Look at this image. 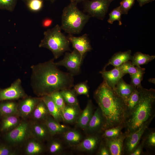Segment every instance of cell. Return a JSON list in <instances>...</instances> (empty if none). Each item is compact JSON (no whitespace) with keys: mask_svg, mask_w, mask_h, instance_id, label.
Returning <instances> with one entry per match:
<instances>
[{"mask_svg":"<svg viewBox=\"0 0 155 155\" xmlns=\"http://www.w3.org/2000/svg\"><path fill=\"white\" fill-rule=\"evenodd\" d=\"M17 105L18 103L12 100L0 102V119L9 115H18Z\"/></svg>","mask_w":155,"mask_h":155,"instance_id":"28","label":"cell"},{"mask_svg":"<svg viewBox=\"0 0 155 155\" xmlns=\"http://www.w3.org/2000/svg\"><path fill=\"white\" fill-rule=\"evenodd\" d=\"M61 26L56 25L44 32V37L39 44L40 48H46L51 51L55 59H57L65 52L71 51L70 42L61 32Z\"/></svg>","mask_w":155,"mask_h":155,"instance_id":"5","label":"cell"},{"mask_svg":"<svg viewBox=\"0 0 155 155\" xmlns=\"http://www.w3.org/2000/svg\"><path fill=\"white\" fill-rule=\"evenodd\" d=\"M44 0H29L25 4L29 10L37 12L40 11L43 5Z\"/></svg>","mask_w":155,"mask_h":155,"instance_id":"37","label":"cell"},{"mask_svg":"<svg viewBox=\"0 0 155 155\" xmlns=\"http://www.w3.org/2000/svg\"><path fill=\"white\" fill-rule=\"evenodd\" d=\"M77 5V3L71 1L63 10L61 28L70 34L80 33L91 17L80 11Z\"/></svg>","mask_w":155,"mask_h":155,"instance_id":"4","label":"cell"},{"mask_svg":"<svg viewBox=\"0 0 155 155\" xmlns=\"http://www.w3.org/2000/svg\"><path fill=\"white\" fill-rule=\"evenodd\" d=\"M50 115L46 104L40 98L29 118L33 121L44 123Z\"/></svg>","mask_w":155,"mask_h":155,"instance_id":"18","label":"cell"},{"mask_svg":"<svg viewBox=\"0 0 155 155\" xmlns=\"http://www.w3.org/2000/svg\"><path fill=\"white\" fill-rule=\"evenodd\" d=\"M10 145L0 144V155H16L18 152Z\"/></svg>","mask_w":155,"mask_h":155,"instance_id":"42","label":"cell"},{"mask_svg":"<svg viewBox=\"0 0 155 155\" xmlns=\"http://www.w3.org/2000/svg\"><path fill=\"white\" fill-rule=\"evenodd\" d=\"M111 0L112 1H114V0Z\"/></svg>","mask_w":155,"mask_h":155,"instance_id":"52","label":"cell"},{"mask_svg":"<svg viewBox=\"0 0 155 155\" xmlns=\"http://www.w3.org/2000/svg\"><path fill=\"white\" fill-rule=\"evenodd\" d=\"M55 104L62 113L66 104L60 91L55 92L50 95Z\"/></svg>","mask_w":155,"mask_h":155,"instance_id":"39","label":"cell"},{"mask_svg":"<svg viewBox=\"0 0 155 155\" xmlns=\"http://www.w3.org/2000/svg\"><path fill=\"white\" fill-rule=\"evenodd\" d=\"M32 137L29 120L22 119L16 127L6 133L4 138L10 145L15 147L24 145L26 142Z\"/></svg>","mask_w":155,"mask_h":155,"instance_id":"6","label":"cell"},{"mask_svg":"<svg viewBox=\"0 0 155 155\" xmlns=\"http://www.w3.org/2000/svg\"><path fill=\"white\" fill-rule=\"evenodd\" d=\"M87 81L79 83L73 86V89L77 95H84L89 96V87Z\"/></svg>","mask_w":155,"mask_h":155,"instance_id":"38","label":"cell"},{"mask_svg":"<svg viewBox=\"0 0 155 155\" xmlns=\"http://www.w3.org/2000/svg\"><path fill=\"white\" fill-rule=\"evenodd\" d=\"M125 131L113 138L102 139L108 149L111 155H124V143L127 135Z\"/></svg>","mask_w":155,"mask_h":155,"instance_id":"16","label":"cell"},{"mask_svg":"<svg viewBox=\"0 0 155 155\" xmlns=\"http://www.w3.org/2000/svg\"><path fill=\"white\" fill-rule=\"evenodd\" d=\"M46 104L50 115L57 121H63L62 112L50 95L40 97Z\"/></svg>","mask_w":155,"mask_h":155,"instance_id":"23","label":"cell"},{"mask_svg":"<svg viewBox=\"0 0 155 155\" xmlns=\"http://www.w3.org/2000/svg\"><path fill=\"white\" fill-rule=\"evenodd\" d=\"M136 67L137 68V72L130 75L131 80L130 84L136 88L141 87H142L141 82L143 80L145 69L141 67L140 66Z\"/></svg>","mask_w":155,"mask_h":155,"instance_id":"34","label":"cell"},{"mask_svg":"<svg viewBox=\"0 0 155 155\" xmlns=\"http://www.w3.org/2000/svg\"><path fill=\"white\" fill-rule=\"evenodd\" d=\"M24 145V152L26 155H40L42 154L45 150L43 143L32 136L29 138Z\"/></svg>","mask_w":155,"mask_h":155,"instance_id":"19","label":"cell"},{"mask_svg":"<svg viewBox=\"0 0 155 155\" xmlns=\"http://www.w3.org/2000/svg\"><path fill=\"white\" fill-rule=\"evenodd\" d=\"M97 154L98 155H111L109 150L102 140L98 148Z\"/></svg>","mask_w":155,"mask_h":155,"instance_id":"44","label":"cell"},{"mask_svg":"<svg viewBox=\"0 0 155 155\" xmlns=\"http://www.w3.org/2000/svg\"><path fill=\"white\" fill-rule=\"evenodd\" d=\"M139 99V92L136 89L131 95L126 103L125 120L136 107L138 103Z\"/></svg>","mask_w":155,"mask_h":155,"instance_id":"31","label":"cell"},{"mask_svg":"<svg viewBox=\"0 0 155 155\" xmlns=\"http://www.w3.org/2000/svg\"><path fill=\"white\" fill-rule=\"evenodd\" d=\"M83 59L79 52L74 49L70 53L66 52L63 59L55 64L57 66L65 67L69 73L74 76L81 73L80 67Z\"/></svg>","mask_w":155,"mask_h":155,"instance_id":"8","label":"cell"},{"mask_svg":"<svg viewBox=\"0 0 155 155\" xmlns=\"http://www.w3.org/2000/svg\"><path fill=\"white\" fill-rule=\"evenodd\" d=\"M154 119L144 124L135 131L127 134L124 143V155H129L140 142L142 136Z\"/></svg>","mask_w":155,"mask_h":155,"instance_id":"9","label":"cell"},{"mask_svg":"<svg viewBox=\"0 0 155 155\" xmlns=\"http://www.w3.org/2000/svg\"><path fill=\"white\" fill-rule=\"evenodd\" d=\"M44 123L53 137L56 135L63 134L69 129L66 126L60 124L51 115L48 117Z\"/></svg>","mask_w":155,"mask_h":155,"instance_id":"26","label":"cell"},{"mask_svg":"<svg viewBox=\"0 0 155 155\" xmlns=\"http://www.w3.org/2000/svg\"><path fill=\"white\" fill-rule=\"evenodd\" d=\"M1 119L0 131L6 133L16 127L22 120L20 116L17 115L7 116Z\"/></svg>","mask_w":155,"mask_h":155,"instance_id":"25","label":"cell"},{"mask_svg":"<svg viewBox=\"0 0 155 155\" xmlns=\"http://www.w3.org/2000/svg\"><path fill=\"white\" fill-rule=\"evenodd\" d=\"M122 14V11L120 6L117 7L112 10L109 13V18L108 22L112 24L114 21H118L119 25L122 24L121 21V16Z\"/></svg>","mask_w":155,"mask_h":155,"instance_id":"36","label":"cell"},{"mask_svg":"<svg viewBox=\"0 0 155 155\" xmlns=\"http://www.w3.org/2000/svg\"><path fill=\"white\" fill-rule=\"evenodd\" d=\"M47 142V150L50 154L52 155H57L62 152L63 145L59 140L53 138L52 137Z\"/></svg>","mask_w":155,"mask_h":155,"instance_id":"33","label":"cell"},{"mask_svg":"<svg viewBox=\"0 0 155 155\" xmlns=\"http://www.w3.org/2000/svg\"><path fill=\"white\" fill-rule=\"evenodd\" d=\"M40 98L33 97L27 96L21 98L18 102V115L22 119L30 118Z\"/></svg>","mask_w":155,"mask_h":155,"instance_id":"12","label":"cell"},{"mask_svg":"<svg viewBox=\"0 0 155 155\" xmlns=\"http://www.w3.org/2000/svg\"><path fill=\"white\" fill-rule=\"evenodd\" d=\"M148 81L149 82L155 84V79L154 78H150L148 79Z\"/></svg>","mask_w":155,"mask_h":155,"instance_id":"49","label":"cell"},{"mask_svg":"<svg viewBox=\"0 0 155 155\" xmlns=\"http://www.w3.org/2000/svg\"><path fill=\"white\" fill-rule=\"evenodd\" d=\"M131 51L129 50L125 52H119L114 54L105 65L102 70H105L106 67L109 65L115 67H118L128 61L131 60Z\"/></svg>","mask_w":155,"mask_h":155,"instance_id":"24","label":"cell"},{"mask_svg":"<svg viewBox=\"0 0 155 155\" xmlns=\"http://www.w3.org/2000/svg\"><path fill=\"white\" fill-rule=\"evenodd\" d=\"M112 1L111 0H86L83 2V11L91 17L103 20Z\"/></svg>","mask_w":155,"mask_h":155,"instance_id":"7","label":"cell"},{"mask_svg":"<svg viewBox=\"0 0 155 155\" xmlns=\"http://www.w3.org/2000/svg\"><path fill=\"white\" fill-rule=\"evenodd\" d=\"M155 58L154 55H150L137 52L132 56L131 60L133 65L136 67L140 65L147 64Z\"/></svg>","mask_w":155,"mask_h":155,"instance_id":"30","label":"cell"},{"mask_svg":"<svg viewBox=\"0 0 155 155\" xmlns=\"http://www.w3.org/2000/svg\"><path fill=\"white\" fill-rule=\"evenodd\" d=\"M136 89V87L131 84L127 83L122 78L117 83L113 90L126 104L131 95Z\"/></svg>","mask_w":155,"mask_h":155,"instance_id":"21","label":"cell"},{"mask_svg":"<svg viewBox=\"0 0 155 155\" xmlns=\"http://www.w3.org/2000/svg\"><path fill=\"white\" fill-rule=\"evenodd\" d=\"M101 133L88 135L77 145L74 146L77 150L88 153H93L98 149L102 141Z\"/></svg>","mask_w":155,"mask_h":155,"instance_id":"14","label":"cell"},{"mask_svg":"<svg viewBox=\"0 0 155 155\" xmlns=\"http://www.w3.org/2000/svg\"><path fill=\"white\" fill-rule=\"evenodd\" d=\"M138 2L139 5L141 7L145 4L151 2L154 0H137Z\"/></svg>","mask_w":155,"mask_h":155,"instance_id":"47","label":"cell"},{"mask_svg":"<svg viewBox=\"0 0 155 155\" xmlns=\"http://www.w3.org/2000/svg\"><path fill=\"white\" fill-rule=\"evenodd\" d=\"M81 112L79 104H66L62 113L63 121L70 124L75 123Z\"/></svg>","mask_w":155,"mask_h":155,"instance_id":"22","label":"cell"},{"mask_svg":"<svg viewBox=\"0 0 155 155\" xmlns=\"http://www.w3.org/2000/svg\"><path fill=\"white\" fill-rule=\"evenodd\" d=\"M23 1L25 4H26V2L29 0H22Z\"/></svg>","mask_w":155,"mask_h":155,"instance_id":"50","label":"cell"},{"mask_svg":"<svg viewBox=\"0 0 155 155\" xmlns=\"http://www.w3.org/2000/svg\"><path fill=\"white\" fill-rule=\"evenodd\" d=\"M99 73L101 74L103 80L113 90L119 80L125 75L118 67L109 71L102 70Z\"/></svg>","mask_w":155,"mask_h":155,"instance_id":"17","label":"cell"},{"mask_svg":"<svg viewBox=\"0 0 155 155\" xmlns=\"http://www.w3.org/2000/svg\"><path fill=\"white\" fill-rule=\"evenodd\" d=\"M54 58L31 66V86L39 97L50 95L56 91L70 89L74 86L73 76L60 70Z\"/></svg>","mask_w":155,"mask_h":155,"instance_id":"1","label":"cell"},{"mask_svg":"<svg viewBox=\"0 0 155 155\" xmlns=\"http://www.w3.org/2000/svg\"><path fill=\"white\" fill-rule=\"evenodd\" d=\"M66 104L74 105L79 104L76 94L73 89H67L60 91Z\"/></svg>","mask_w":155,"mask_h":155,"instance_id":"32","label":"cell"},{"mask_svg":"<svg viewBox=\"0 0 155 155\" xmlns=\"http://www.w3.org/2000/svg\"><path fill=\"white\" fill-rule=\"evenodd\" d=\"M94 97L105 118L107 129L124 125L126 104L104 80L94 91Z\"/></svg>","mask_w":155,"mask_h":155,"instance_id":"2","label":"cell"},{"mask_svg":"<svg viewBox=\"0 0 155 155\" xmlns=\"http://www.w3.org/2000/svg\"><path fill=\"white\" fill-rule=\"evenodd\" d=\"M135 0H123L119 6L122 14H127L133 5Z\"/></svg>","mask_w":155,"mask_h":155,"instance_id":"43","label":"cell"},{"mask_svg":"<svg viewBox=\"0 0 155 155\" xmlns=\"http://www.w3.org/2000/svg\"><path fill=\"white\" fill-rule=\"evenodd\" d=\"M107 129L105 118L98 107L93 115L85 131L88 135L101 134Z\"/></svg>","mask_w":155,"mask_h":155,"instance_id":"11","label":"cell"},{"mask_svg":"<svg viewBox=\"0 0 155 155\" xmlns=\"http://www.w3.org/2000/svg\"><path fill=\"white\" fill-rule=\"evenodd\" d=\"M135 66L131 61H128L118 67L125 75L128 73L131 75L136 73L137 71V67Z\"/></svg>","mask_w":155,"mask_h":155,"instance_id":"40","label":"cell"},{"mask_svg":"<svg viewBox=\"0 0 155 155\" xmlns=\"http://www.w3.org/2000/svg\"><path fill=\"white\" fill-rule=\"evenodd\" d=\"M49 1L51 3H54L56 0H49Z\"/></svg>","mask_w":155,"mask_h":155,"instance_id":"51","label":"cell"},{"mask_svg":"<svg viewBox=\"0 0 155 155\" xmlns=\"http://www.w3.org/2000/svg\"><path fill=\"white\" fill-rule=\"evenodd\" d=\"M86 0H70L71 1L73 2L77 3H78L83 2Z\"/></svg>","mask_w":155,"mask_h":155,"instance_id":"48","label":"cell"},{"mask_svg":"<svg viewBox=\"0 0 155 155\" xmlns=\"http://www.w3.org/2000/svg\"><path fill=\"white\" fill-rule=\"evenodd\" d=\"M94 113V106L92 101L89 100L86 106L80 114L75 123L76 126L85 130Z\"/></svg>","mask_w":155,"mask_h":155,"instance_id":"20","label":"cell"},{"mask_svg":"<svg viewBox=\"0 0 155 155\" xmlns=\"http://www.w3.org/2000/svg\"><path fill=\"white\" fill-rule=\"evenodd\" d=\"M124 128L121 125L105 129L101 133L102 139L111 138L116 137L121 134L122 130Z\"/></svg>","mask_w":155,"mask_h":155,"instance_id":"35","label":"cell"},{"mask_svg":"<svg viewBox=\"0 0 155 155\" xmlns=\"http://www.w3.org/2000/svg\"><path fill=\"white\" fill-rule=\"evenodd\" d=\"M137 146L130 154L129 155H140L143 154V149L144 144L141 140Z\"/></svg>","mask_w":155,"mask_h":155,"instance_id":"45","label":"cell"},{"mask_svg":"<svg viewBox=\"0 0 155 155\" xmlns=\"http://www.w3.org/2000/svg\"><path fill=\"white\" fill-rule=\"evenodd\" d=\"M67 37L72 44V47L79 52L83 59L86 53L92 49L88 35L86 34L79 37L69 34Z\"/></svg>","mask_w":155,"mask_h":155,"instance_id":"13","label":"cell"},{"mask_svg":"<svg viewBox=\"0 0 155 155\" xmlns=\"http://www.w3.org/2000/svg\"><path fill=\"white\" fill-rule=\"evenodd\" d=\"M53 20L49 18H44L42 22V27L44 28H47L51 26L52 24Z\"/></svg>","mask_w":155,"mask_h":155,"instance_id":"46","label":"cell"},{"mask_svg":"<svg viewBox=\"0 0 155 155\" xmlns=\"http://www.w3.org/2000/svg\"><path fill=\"white\" fill-rule=\"evenodd\" d=\"M141 140L143 142L144 148L149 153L154 152L155 149L154 129L148 127L144 132Z\"/></svg>","mask_w":155,"mask_h":155,"instance_id":"27","label":"cell"},{"mask_svg":"<svg viewBox=\"0 0 155 155\" xmlns=\"http://www.w3.org/2000/svg\"><path fill=\"white\" fill-rule=\"evenodd\" d=\"M139 99L136 107L124 125L127 134L133 133L155 117V90L137 87Z\"/></svg>","mask_w":155,"mask_h":155,"instance_id":"3","label":"cell"},{"mask_svg":"<svg viewBox=\"0 0 155 155\" xmlns=\"http://www.w3.org/2000/svg\"><path fill=\"white\" fill-rule=\"evenodd\" d=\"M27 96L22 86L21 81L19 78L16 80L7 88H0V102L18 100Z\"/></svg>","mask_w":155,"mask_h":155,"instance_id":"10","label":"cell"},{"mask_svg":"<svg viewBox=\"0 0 155 155\" xmlns=\"http://www.w3.org/2000/svg\"><path fill=\"white\" fill-rule=\"evenodd\" d=\"M63 134L64 140L70 145L75 146L82 141V136L77 130L69 129Z\"/></svg>","mask_w":155,"mask_h":155,"instance_id":"29","label":"cell"},{"mask_svg":"<svg viewBox=\"0 0 155 155\" xmlns=\"http://www.w3.org/2000/svg\"><path fill=\"white\" fill-rule=\"evenodd\" d=\"M30 127L33 137L40 142H48L53 137L45 123L29 120Z\"/></svg>","mask_w":155,"mask_h":155,"instance_id":"15","label":"cell"},{"mask_svg":"<svg viewBox=\"0 0 155 155\" xmlns=\"http://www.w3.org/2000/svg\"><path fill=\"white\" fill-rule=\"evenodd\" d=\"M17 1L18 0H0V9L12 12L15 8Z\"/></svg>","mask_w":155,"mask_h":155,"instance_id":"41","label":"cell"}]
</instances>
